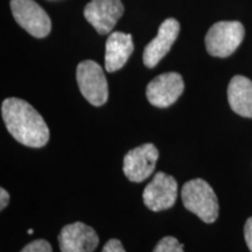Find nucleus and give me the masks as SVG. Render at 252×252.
Returning <instances> with one entry per match:
<instances>
[{
    "mask_svg": "<svg viewBox=\"0 0 252 252\" xmlns=\"http://www.w3.org/2000/svg\"><path fill=\"white\" fill-rule=\"evenodd\" d=\"M1 116L12 137L28 147L39 149L49 140V128L45 119L26 100L6 98L1 104Z\"/></svg>",
    "mask_w": 252,
    "mask_h": 252,
    "instance_id": "obj_1",
    "label": "nucleus"
},
{
    "mask_svg": "<svg viewBox=\"0 0 252 252\" xmlns=\"http://www.w3.org/2000/svg\"><path fill=\"white\" fill-rule=\"evenodd\" d=\"M182 203L204 223H214L219 217V200L212 186L203 179L186 182L181 189Z\"/></svg>",
    "mask_w": 252,
    "mask_h": 252,
    "instance_id": "obj_2",
    "label": "nucleus"
},
{
    "mask_svg": "<svg viewBox=\"0 0 252 252\" xmlns=\"http://www.w3.org/2000/svg\"><path fill=\"white\" fill-rule=\"evenodd\" d=\"M244 35V26L239 21L216 23L206 35L207 52L215 58H228L238 48Z\"/></svg>",
    "mask_w": 252,
    "mask_h": 252,
    "instance_id": "obj_3",
    "label": "nucleus"
},
{
    "mask_svg": "<svg viewBox=\"0 0 252 252\" xmlns=\"http://www.w3.org/2000/svg\"><path fill=\"white\" fill-rule=\"evenodd\" d=\"M76 80L83 97L94 106L108 102L109 88L104 71L98 63L86 60L77 65Z\"/></svg>",
    "mask_w": 252,
    "mask_h": 252,
    "instance_id": "obj_4",
    "label": "nucleus"
},
{
    "mask_svg": "<svg viewBox=\"0 0 252 252\" xmlns=\"http://www.w3.org/2000/svg\"><path fill=\"white\" fill-rule=\"evenodd\" d=\"M11 9L15 21L31 35L42 39L50 33L49 15L34 0H11Z\"/></svg>",
    "mask_w": 252,
    "mask_h": 252,
    "instance_id": "obj_5",
    "label": "nucleus"
},
{
    "mask_svg": "<svg viewBox=\"0 0 252 252\" xmlns=\"http://www.w3.org/2000/svg\"><path fill=\"white\" fill-rule=\"evenodd\" d=\"M178 197V182L173 176L158 172L144 189L145 206L152 212H162L174 206Z\"/></svg>",
    "mask_w": 252,
    "mask_h": 252,
    "instance_id": "obj_6",
    "label": "nucleus"
},
{
    "mask_svg": "<svg viewBox=\"0 0 252 252\" xmlns=\"http://www.w3.org/2000/svg\"><path fill=\"white\" fill-rule=\"evenodd\" d=\"M159 151L153 144H144L128 151L124 157L123 171L132 182H143L153 174Z\"/></svg>",
    "mask_w": 252,
    "mask_h": 252,
    "instance_id": "obj_7",
    "label": "nucleus"
},
{
    "mask_svg": "<svg viewBox=\"0 0 252 252\" xmlns=\"http://www.w3.org/2000/svg\"><path fill=\"white\" fill-rule=\"evenodd\" d=\"M185 90L182 76L178 72H165L149 83L146 97L157 108H168L174 104Z\"/></svg>",
    "mask_w": 252,
    "mask_h": 252,
    "instance_id": "obj_8",
    "label": "nucleus"
},
{
    "mask_svg": "<svg viewBox=\"0 0 252 252\" xmlns=\"http://www.w3.org/2000/svg\"><path fill=\"white\" fill-rule=\"evenodd\" d=\"M123 13L121 0H91L84 8V18L102 35L111 33Z\"/></svg>",
    "mask_w": 252,
    "mask_h": 252,
    "instance_id": "obj_9",
    "label": "nucleus"
},
{
    "mask_svg": "<svg viewBox=\"0 0 252 252\" xmlns=\"http://www.w3.org/2000/svg\"><path fill=\"white\" fill-rule=\"evenodd\" d=\"M59 243L61 252H93L98 247L99 238L91 226L75 222L63 226Z\"/></svg>",
    "mask_w": 252,
    "mask_h": 252,
    "instance_id": "obj_10",
    "label": "nucleus"
},
{
    "mask_svg": "<svg viewBox=\"0 0 252 252\" xmlns=\"http://www.w3.org/2000/svg\"><path fill=\"white\" fill-rule=\"evenodd\" d=\"M180 32V24L175 19H166L160 25L157 36L145 47L143 61L149 68H154L167 55Z\"/></svg>",
    "mask_w": 252,
    "mask_h": 252,
    "instance_id": "obj_11",
    "label": "nucleus"
},
{
    "mask_svg": "<svg viewBox=\"0 0 252 252\" xmlns=\"http://www.w3.org/2000/svg\"><path fill=\"white\" fill-rule=\"evenodd\" d=\"M134 45L131 34L113 32L106 40L105 45V69L108 72H115L122 69L133 53Z\"/></svg>",
    "mask_w": 252,
    "mask_h": 252,
    "instance_id": "obj_12",
    "label": "nucleus"
},
{
    "mask_svg": "<svg viewBox=\"0 0 252 252\" xmlns=\"http://www.w3.org/2000/svg\"><path fill=\"white\" fill-rule=\"evenodd\" d=\"M228 102L237 115L252 118V81L242 75L232 77L228 86Z\"/></svg>",
    "mask_w": 252,
    "mask_h": 252,
    "instance_id": "obj_13",
    "label": "nucleus"
},
{
    "mask_svg": "<svg viewBox=\"0 0 252 252\" xmlns=\"http://www.w3.org/2000/svg\"><path fill=\"white\" fill-rule=\"evenodd\" d=\"M153 252H185L184 244H181L173 236H167L160 239L159 243L156 245Z\"/></svg>",
    "mask_w": 252,
    "mask_h": 252,
    "instance_id": "obj_14",
    "label": "nucleus"
},
{
    "mask_svg": "<svg viewBox=\"0 0 252 252\" xmlns=\"http://www.w3.org/2000/svg\"><path fill=\"white\" fill-rule=\"evenodd\" d=\"M20 252H53V249L45 239H36L27 244Z\"/></svg>",
    "mask_w": 252,
    "mask_h": 252,
    "instance_id": "obj_15",
    "label": "nucleus"
},
{
    "mask_svg": "<svg viewBox=\"0 0 252 252\" xmlns=\"http://www.w3.org/2000/svg\"><path fill=\"white\" fill-rule=\"evenodd\" d=\"M102 252H126L122 242L119 239L112 238L105 243L103 247Z\"/></svg>",
    "mask_w": 252,
    "mask_h": 252,
    "instance_id": "obj_16",
    "label": "nucleus"
},
{
    "mask_svg": "<svg viewBox=\"0 0 252 252\" xmlns=\"http://www.w3.org/2000/svg\"><path fill=\"white\" fill-rule=\"evenodd\" d=\"M244 238L249 250L252 252V217L247 220L244 226Z\"/></svg>",
    "mask_w": 252,
    "mask_h": 252,
    "instance_id": "obj_17",
    "label": "nucleus"
},
{
    "mask_svg": "<svg viewBox=\"0 0 252 252\" xmlns=\"http://www.w3.org/2000/svg\"><path fill=\"white\" fill-rule=\"evenodd\" d=\"M9 202V194L5 188H0V209L4 210Z\"/></svg>",
    "mask_w": 252,
    "mask_h": 252,
    "instance_id": "obj_18",
    "label": "nucleus"
},
{
    "mask_svg": "<svg viewBox=\"0 0 252 252\" xmlns=\"http://www.w3.org/2000/svg\"><path fill=\"white\" fill-rule=\"evenodd\" d=\"M33 232H34V230L33 229H30V230H28V234H33Z\"/></svg>",
    "mask_w": 252,
    "mask_h": 252,
    "instance_id": "obj_19",
    "label": "nucleus"
}]
</instances>
